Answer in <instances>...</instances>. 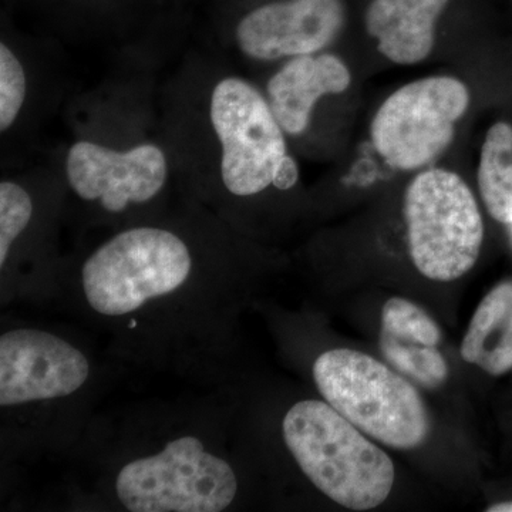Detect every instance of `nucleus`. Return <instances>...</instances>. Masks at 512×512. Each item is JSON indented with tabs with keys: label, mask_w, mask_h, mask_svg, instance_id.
<instances>
[{
	"label": "nucleus",
	"mask_w": 512,
	"mask_h": 512,
	"mask_svg": "<svg viewBox=\"0 0 512 512\" xmlns=\"http://www.w3.org/2000/svg\"><path fill=\"white\" fill-rule=\"evenodd\" d=\"M282 434L302 473L336 504L373 510L392 493L393 461L329 403L293 404Z\"/></svg>",
	"instance_id": "f257e3e1"
},
{
	"label": "nucleus",
	"mask_w": 512,
	"mask_h": 512,
	"mask_svg": "<svg viewBox=\"0 0 512 512\" xmlns=\"http://www.w3.org/2000/svg\"><path fill=\"white\" fill-rule=\"evenodd\" d=\"M313 379L326 403L386 446L412 450L429 436L420 394L375 357L353 349L328 350L316 359Z\"/></svg>",
	"instance_id": "f03ea898"
},
{
	"label": "nucleus",
	"mask_w": 512,
	"mask_h": 512,
	"mask_svg": "<svg viewBox=\"0 0 512 512\" xmlns=\"http://www.w3.org/2000/svg\"><path fill=\"white\" fill-rule=\"evenodd\" d=\"M192 258L185 242L167 229H127L84 262L83 293L99 315L116 318L183 288Z\"/></svg>",
	"instance_id": "7ed1b4c3"
},
{
	"label": "nucleus",
	"mask_w": 512,
	"mask_h": 512,
	"mask_svg": "<svg viewBox=\"0 0 512 512\" xmlns=\"http://www.w3.org/2000/svg\"><path fill=\"white\" fill-rule=\"evenodd\" d=\"M410 255L421 275L451 282L476 265L484 225L476 198L456 173L433 168L417 175L404 200Z\"/></svg>",
	"instance_id": "20e7f679"
},
{
	"label": "nucleus",
	"mask_w": 512,
	"mask_h": 512,
	"mask_svg": "<svg viewBox=\"0 0 512 512\" xmlns=\"http://www.w3.org/2000/svg\"><path fill=\"white\" fill-rule=\"evenodd\" d=\"M237 493L234 468L194 436L168 441L158 453L121 467L116 477L117 498L131 512H221Z\"/></svg>",
	"instance_id": "39448f33"
},
{
	"label": "nucleus",
	"mask_w": 512,
	"mask_h": 512,
	"mask_svg": "<svg viewBox=\"0 0 512 512\" xmlns=\"http://www.w3.org/2000/svg\"><path fill=\"white\" fill-rule=\"evenodd\" d=\"M468 103L466 84L454 77H427L406 84L377 111L373 144L394 168L424 167L450 146Z\"/></svg>",
	"instance_id": "423d86ee"
},
{
	"label": "nucleus",
	"mask_w": 512,
	"mask_h": 512,
	"mask_svg": "<svg viewBox=\"0 0 512 512\" xmlns=\"http://www.w3.org/2000/svg\"><path fill=\"white\" fill-rule=\"evenodd\" d=\"M211 121L222 146L225 187L249 197L274 185L286 154L284 133L262 94L245 80H222L211 97Z\"/></svg>",
	"instance_id": "0eeeda50"
},
{
	"label": "nucleus",
	"mask_w": 512,
	"mask_h": 512,
	"mask_svg": "<svg viewBox=\"0 0 512 512\" xmlns=\"http://www.w3.org/2000/svg\"><path fill=\"white\" fill-rule=\"evenodd\" d=\"M90 376L82 350L37 329H13L0 336V406L63 399L79 392Z\"/></svg>",
	"instance_id": "6e6552de"
},
{
	"label": "nucleus",
	"mask_w": 512,
	"mask_h": 512,
	"mask_svg": "<svg viewBox=\"0 0 512 512\" xmlns=\"http://www.w3.org/2000/svg\"><path fill=\"white\" fill-rule=\"evenodd\" d=\"M70 187L84 201H99L109 212L144 204L163 190L168 167L163 151L151 144L126 153L89 141L70 148L66 163Z\"/></svg>",
	"instance_id": "1a4fd4ad"
},
{
	"label": "nucleus",
	"mask_w": 512,
	"mask_h": 512,
	"mask_svg": "<svg viewBox=\"0 0 512 512\" xmlns=\"http://www.w3.org/2000/svg\"><path fill=\"white\" fill-rule=\"evenodd\" d=\"M345 22L340 0H289L252 10L239 22L238 45L256 60L306 56L329 46Z\"/></svg>",
	"instance_id": "9d476101"
},
{
	"label": "nucleus",
	"mask_w": 512,
	"mask_h": 512,
	"mask_svg": "<svg viewBox=\"0 0 512 512\" xmlns=\"http://www.w3.org/2000/svg\"><path fill=\"white\" fill-rule=\"evenodd\" d=\"M350 86L346 64L333 55L298 56L269 80V106L286 133L301 134L308 127L316 101Z\"/></svg>",
	"instance_id": "9b49d317"
},
{
	"label": "nucleus",
	"mask_w": 512,
	"mask_h": 512,
	"mask_svg": "<svg viewBox=\"0 0 512 512\" xmlns=\"http://www.w3.org/2000/svg\"><path fill=\"white\" fill-rule=\"evenodd\" d=\"M448 0H372L366 29L379 52L397 64H416L430 55L434 30Z\"/></svg>",
	"instance_id": "f8f14e48"
},
{
	"label": "nucleus",
	"mask_w": 512,
	"mask_h": 512,
	"mask_svg": "<svg viewBox=\"0 0 512 512\" xmlns=\"http://www.w3.org/2000/svg\"><path fill=\"white\" fill-rule=\"evenodd\" d=\"M461 356L488 375L512 367V282L498 285L478 305L468 326Z\"/></svg>",
	"instance_id": "ddd939ff"
},
{
	"label": "nucleus",
	"mask_w": 512,
	"mask_h": 512,
	"mask_svg": "<svg viewBox=\"0 0 512 512\" xmlns=\"http://www.w3.org/2000/svg\"><path fill=\"white\" fill-rule=\"evenodd\" d=\"M478 187L494 220L512 222V127L497 123L488 130L481 148Z\"/></svg>",
	"instance_id": "4468645a"
},
{
	"label": "nucleus",
	"mask_w": 512,
	"mask_h": 512,
	"mask_svg": "<svg viewBox=\"0 0 512 512\" xmlns=\"http://www.w3.org/2000/svg\"><path fill=\"white\" fill-rule=\"evenodd\" d=\"M380 348L397 370L424 387L440 386L448 376V366L437 346L404 342L382 332Z\"/></svg>",
	"instance_id": "2eb2a0df"
},
{
	"label": "nucleus",
	"mask_w": 512,
	"mask_h": 512,
	"mask_svg": "<svg viewBox=\"0 0 512 512\" xmlns=\"http://www.w3.org/2000/svg\"><path fill=\"white\" fill-rule=\"evenodd\" d=\"M382 332L404 342L437 346L441 332L437 323L416 303L403 298H392L384 305Z\"/></svg>",
	"instance_id": "dca6fc26"
},
{
	"label": "nucleus",
	"mask_w": 512,
	"mask_h": 512,
	"mask_svg": "<svg viewBox=\"0 0 512 512\" xmlns=\"http://www.w3.org/2000/svg\"><path fill=\"white\" fill-rule=\"evenodd\" d=\"M33 214L32 198L20 185L3 181L0 184V266L8 261L15 244Z\"/></svg>",
	"instance_id": "f3484780"
},
{
	"label": "nucleus",
	"mask_w": 512,
	"mask_h": 512,
	"mask_svg": "<svg viewBox=\"0 0 512 512\" xmlns=\"http://www.w3.org/2000/svg\"><path fill=\"white\" fill-rule=\"evenodd\" d=\"M26 97V74L18 57L0 45V130L15 123Z\"/></svg>",
	"instance_id": "a211bd4d"
},
{
	"label": "nucleus",
	"mask_w": 512,
	"mask_h": 512,
	"mask_svg": "<svg viewBox=\"0 0 512 512\" xmlns=\"http://www.w3.org/2000/svg\"><path fill=\"white\" fill-rule=\"evenodd\" d=\"M299 170L295 160L286 156L276 171L274 185L278 190H291L293 185L298 183Z\"/></svg>",
	"instance_id": "6ab92c4d"
},
{
	"label": "nucleus",
	"mask_w": 512,
	"mask_h": 512,
	"mask_svg": "<svg viewBox=\"0 0 512 512\" xmlns=\"http://www.w3.org/2000/svg\"><path fill=\"white\" fill-rule=\"evenodd\" d=\"M490 512H512V501L508 503L495 504L493 507L488 508Z\"/></svg>",
	"instance_id": "aec40b11"
},
{
	"label": "nucleus",
	"mask_w": 512,
	"mask_h": 512,
	"mask_svg": "<svg viewBox=\"0 0 512 512\" xmlns=\"http://www.w3.org/2000/svg\"><path fill=\"white\" fill-rule=\"evenodd\" d=\"M510 225H511V228H512V222H511V224H510Z\"/></svg>",
	"instance_id": "412c9836"
}]
</instances>
